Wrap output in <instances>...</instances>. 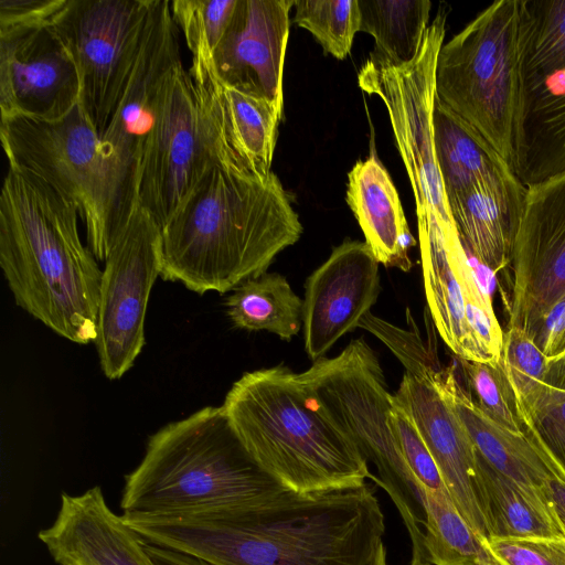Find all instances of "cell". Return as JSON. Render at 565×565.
I'll return each instance as SVG.
<instances>
[{
    "instance_id": "b9f144b4",
    "label": "cell",
    "mask_w": 565,
    "mask_h": 565,
    "mask_svg": "<svg viewBox=\"0 0 565 565\" xmlns=\"http://www.w3.org/2000/svg\"><path fill=\"white\" fill-rule=\"evenodd\" d=\"M545 383L565 390V351L547 358Z\"/></svg>"
},
{
    "instance_id": "ac0fdd59",
    "label": "cell",
    "mask_w": 565,
    "mask_h": 565,
    "mask_svg": "<svg viewBox=\"0 0 565 565\" xmlns=\"http://www.w3.org/2000/svg\"><path fill=\"white\" fill-rule=\"evenodd\" d=\"M441 369L428 377L405 372L395 396L412 415L455 507L479 535L488 537L478 487L477 449L443 390Z\"/></svg>"
},
{
    "instance_id": "8d00e7d4",
    "label": "cell",
    "mask_w": 565,
    "mask_h": 565,
    "mask_svg": "<svg viewBox=\"0 0 565 565\" xmlns=\"http://www.w3.org/2000/svg\"><path fill=\"white\" fill-rule=\"evenodd\" d=\"M483 540L501 565H565V536Z\"/></svg>"
},
{
    "instance_id": "60d3db41",
    "label": "cell",
    "mask_w": 565,
    "mask_h": 565,
    "mask_svg": "<svg viewBox=\"0 0 565 565\" xmlns=\"http://www.w3.org/2000/svg\"><path fill=\"white\" fill-rule=\"evenodd\" d=\"M543 493L550 509L565 531V481L556 477L550 479Z\"/></svg>"
},
{
    "instance_id": "2e32d148",
    "label": "cell",
    "mask_w": 565,
    "mask_h": 565,
    "mask_svg": "<svg viewBox=\"0 0 565 565\" xmlns=\"http://www.w3.org/2000/svg\"><path fill=\"white\" fill-rule=\"evenodd\" d=\"M202 124L217 166L250 178H267L282 108L223 83L214 66L191 63Z\"/></svg>"
},
{
    "instance_id": "3957f363",
    "label": "cell",
    "mask_w": 565,
    "mask_h": 565,
    "mask_svg": "<svg viewBox=\"0 0 565 565\" xmlns=\"http://www.w3.org/2000/svg\"><path fill=\"white\" fill-rule=\"evenodd\" d=\"M77 207L39 177L9 168L0 195V266L15 303L58 335L95 342L103 270Z\"/></svg>"
},
{
    "instance_id": "7a4b0ae2",
    "label": "cell",
    "mask_w": 565,
    "mask_h": 565,
    "mask_svg": "<svg viewBox=\"0 0 565 565\" xmlns=\"http://www.w3.org/2000/svg\"><path fill=\"white\" fill-rule=\"evenodd\" d=\"M302 225L279 178L212 166L162 226L161 278L196 294L233 291L266 273Z\"/></svg>"
},
{
    "instance_id": "d590c367",
    "label": "cell",
    "mask_w": 565,
    "mask_h": 565,
    "mask_svg": "<svg viewBox=\"0 0 565 565\" xmlns=\"http://www.w3.org/2000/svg\"><path fill=\"white\" fill-rule=\"evenodd\" d=\"M359 328L381 339L405 366V372L418 377H428L440 369L417 331L399 329L371 312L362 317Z\"/></svg>"
},
{
    "instance_id": "484cf974",
    "label": "cell",
    "mask_w": 565,
    "mask_h": 565,
    "mask_svg": "<svg viewBox=\"0 0 565 565\" xmlns=\"http://www.w3.org/2000/svg\"><path fill=\"white\" fill-rule=\"evenodd\" d=\"M478 487L488 537L565 536L543 495L499 473L479 454Z\"/></svg>"
},
{
    "instance_id": "836d02e7",
    "label": "cell",
    "mask_w": 565,
    "mask_h": 565,
    "mask_svg": "<svg viewBox=\"0 0 565 565\" xmlns=\"http://www.w3.org/2000/svg\"><path fill=\"white\" fill-rule=\"evenodd\" d=\"M501 362L519 413L545 383L547 356L526 332L509 327L504 332Z\"/></svg>"
},
{
    "instance_id": "f546056e",
    "label": "cell",
    "mask_w": 565,
    "mask_h": 565,
    "mask_svg": "<svg viewBox=\"0 0 565 565\" xmlns=\"http://www.w3.org/2000/svg\"><path fill=\"white\" fill-rule=\"evenodd\" d=\"M519 416L525 436L553 473L565 481V390L543 383Z\"/></svg>"
},
{
    "instance_id": "cb8c5ba5",
    "label": "cell",
    "mask_w": 565,
    "mask_h": 565,
    "mask_svg": "<svg viewBox=\"0 0 565 565\" xmlns=\"http://www.w3.org/2000/svg\"><path fill=\"white\" fill-rule=\"evenodd\" d=\"M440 383L480 457L499 473L544 497L547 482L556 476L525 434L492 422L461 385L454 365L441 369Z\"/></svg>"
},
{
    "instance_id": "5b68a950",
    "label": "cell",
    "mask_w": 565,
    "mask_h": 565,
    "mask_svg": "<svg viewBox=\"0 0 565 565\" xmlns=\"http://www.w3.org/2000/svg\"><path fill=\"white\" fill-rule=\"evenodd\" d=\"M222 408L257 465L294 492L360 487L374 478L353 440L286 365L244 373Z\"/></svg>"
},
{
    "instance_id": "d6a6232c",
    "label": "cell",
    "mask_w": 565,
    "mask_h": 565,
    "mask_svg": "<svg viewBox=\"0 0 565 565\" xmlns=\"http://www.w3.org/2000/svg\"><path fill=\"white\" fill-rule=\"evenodd\" d=\"M459 363L478 407L499 426L515 434H524L501 359L497 363L459 359Z\"/></svg>"
},
{
    "instance_id": "8fae6325",
    "label": "cell",
    "mask_w": 565,
    "mask_h": 565,
    "mask_svg": "<svg viewBox=\"0 0 565 565\" xmlns=\"http://www.w3.org/2000/svg\"><path fill=\"white\" fill-rule=\"evenodd\" d=\"M161 271V227L138 206L107 256L100 281L94 343L109 380L120 379L145 345L148 300Z\"/></svg>"
},
{
    "instance_id": "d6986e66",
    "label": "cell",
    "mask_w": 565,
    "mask_h": 565,
    "mask_svg": "<svg viewBox=\"0 0 565 565\" xmlns=\"http://www.w3.org/2000/svg\"><path fill=\"white\" fill-rule=\"evenodd\" d=\"M292 0H237L214 53L225 84L284 107L282 74Z\"/></svg>"
},
{
    "instance_id": "30bf717a",
    "label": "cell",
    "mask_w": 565,
    "mask_h": 565,
    "mask_svg": "<svg viewBox=\"0 0 565 565\" xmlns=\"http://www.w3.org/2000/svg\"><path fill=\"white\" fill-rule=\"evenodd\" d=\"M151 0H66L50 26L71 54L81 106L100 138L139 55Z\"/></svg>"
},
{
    "instance_id": "1f68e13d",
    "label": "cell",
    "mask_w": 565,
    "mask_h": 565,
    "mask_svg": "<svg viewBox=\"0 0 565 565\" xmlns=\"http://www.w3.org/2000/svg\"><path fill=\"white\" fill-rule=\"evenodd\" d=\"M294 23L309 31L323 51L338 60L351 52L360 31L358 0H297Z\"/></svg>"
},
{
    "instance_id": "ee69618b",
    "label": "cell",
    "mask_w": 565,
    "mask_h": 565,
    "mask_svg": "<svg viewBox=\"0 0 565 565\" xmlns=\"http://www.w3.org/2000/svg\"><path fill=\"white\" fill-rule=\"evenodd\" d=\"M424 565H431V564H430V563H428V564H424Z\"/></svg>"
},
{
    "instance_id": "7bdbcfd3",
    "label": "cell",
    "mask_w": 565,
    "mask_h": 565,
    "mask_svg": "<svg viewBox=\"0 0 565 565\" xmlns=\"http://www.w3.org/2000/svg\"><path fill=\"white\" fill-rule=\"evenodd\" d=\"M564 351H565V331H564V333L562 334V337H561V339H559V341H558V343H557V347H556V350H555V354H554V355L559 354V353H562V352H564ZM554 355H553V356H554Z\"/></svg>"
},
{
    "instance_id": "ba28073f",
    "label": "cell",
    "mask_w": 565,
    "mask_h": 565,
    "mask_svg": "<svg viewBox=\"0 0 565 565\" xmlns=\"http://www.w3.org/2000/svg\"><path fill=\"white\" fill-rule=\"evenodd\" d=\"M512 170L526 188L565 173V0H520Z\"/></svg>"
},
{
    "instance_id": "4316f807",
    "label": "cell",
    "mask_w": 565,
    "mask_h": 565,
    "mask_svg": "<svg viewBox=\"0 0 565 565\" xmlns=\"http://www.w3.org/2000/svg\"><path fill=\"white\" fill-rule=\"evenodd\" d=\"M225 306L239 329L264 330L290 341L302 328L303 301L278 273L245 280L226 298Z\"/></svg>"
},
{
    "instance_id": "7402d4cb",
    "label": "cell",
    "mask_w": 565,
    "mask_h": 565,
    "mask_svg": "<svg viewBox=\"0 0 565 565\" xmlns=\"http://www.w3.org/2000/svg\"><path fill=\"white\" fill-rule=\"evenodd\" d=\"M527 188L514 172L476 184L448 200L460 239L481 265L498 273L509 265Z\"/></svg>"
},
{
    "instance_id": "5bb4252c",
    "label": "cell",
    "mask_w": 565,
    "mask_h": 565,
    "mask_svg": "<svg viewBox=\"0 0 565 565\" xmlns=\"http://www.w3.org/2000/svg\"><path fill=\"white\" fill-rule=\"evenodd\" d=\"M508 266V328L535 341L545 317L565 296V173L527 188Z\"/></svg>"
},
{
    "instance_id": "44dd1931",
    "label": "cell",
    "mask_w": 565,
    "mask_h": 565,
    "mask_svg": "<svg viewBox=\"0 0 565 565\" xmlns=\"http://www.w3.org/2000/svg\"><path fill=\"white\" fill-rule=\"evenodd\" d=\"M39 540L58 565H154L143 540L111 511L98 486L62 493L57 515Z\"/></svg>"
},
{
    "instance_id": "83f0119b",
    "label": "cell",
    "mask_w": 565,
    "mask_h": 565,
    "mask_svg": "<svg viewBox=\"0 0 565 565\" xmlns=\"http://www.w3.org/2000/svg\"><path fill=\"white\" fill-rule=\"evenodd\" d=\"M360 31L375 41L371 58L404 65L418 54L428 28L429 0H358Z\"/></svg>"
},
{
    "instance_id": "7c38bea8",
    "label": "cell",
    "mask_w": 565,
    "mask_h": 565,
    "mask_svg": "<svg viewBox=\"0 0 565 565\" xmlns=\"http://www.w3.org/2000/svg\"><path fill=\"white\" fill-rule=\"evenodd\" d=\"M418 239L426 300L440 338L458 359L499 362L504 332L458 231Z\"/></svg>"
},
{
    "instance_id": "603a6c76",
    "label": "cell",
    "mask_w": 565,
    "mask_h": 565,
    "mask_svg": "<svg viewBox=\"0 0 565 565\" xmlns=\"http://www.w3.org/2000/svg\"><path fill=\"white\" fill-rule=\"evenodd\" d=\"M347 203L380 264L412 269L409 232L398 192L384 166L370 156L348 173Z\"/></svg>"
},
{
    "instance_id": "4fadbf2b",
    "label": "cell",
    "mask_w": 565,
    "mask_h": 565,
    "mask_svg": "<svg viewBox=\"0 0 565 565\" xmlns=\"http://www.w3.org/2000/svg\"><path fill=\"white\" fill-rule=\"evenodd\" d=\"M216 164L194 83L180 62L172 71L138 172V206L162 226Z\"/></svg>"
},
{
    "instance_id": "d4e9b609",
    "label": "cell",
    "mask_w": 565,
    "mask_h": 565,
    "mask_svg": "<svg viewBox=\"0 0 565 565\" xmlns=\"http://www.w3.org/2000/svg\"><path fill=\"white\" fill-rule=\"evenodd\" d=\"M434 139L447 200L467 192L482 181L513 172L494 147L439 100L437 95Z\"/></svg>"
},
{
    "instance_id": "9c48e42d",
    "label": "cell",
    "mask_w": 565,
    "mask_h": 565,
    "mask_svg": "<svg viewBox=\"0 0 565 565\" xmlns=\"http://www.w3.org/2000/svg\"><path fill=\"white\" fill-rule=\"evenodd\" d=\"M520 0H499L444 42L436 95L511 166ZM512 168V166H511Z\"/></svg>"
},
{
    "instance_id": "e575fe53",
    "label": "cell",
    "mask_w": 565,
    "mask_h": 565,
    "mask_svg": "<svg viewBox=\"0 0 565 565\" xmlns=\"http://www.w3.org/2000/svg\"><path fill=\"white\" fill-rule=\"evenodd\" d=\"M391 424L402 455L419 484L433 490H447L437 463L412 415L396 396L391 411Z\"/></svg>"
},
{
    "instance_id": "e0dca14e",
    "label": "cell",
    "mask_w": 565,
    "mask_h": 565,
    "mask_svg": "<svg viewBox=\"0 0 565 565\" xmlns=\"http://www.w3.org/2000/svg\"><path fill=\"white\" fill-rule=\"evenodd\" d=\"M379 265L365 242L345 239L307 278L302 332L313 362L370 312L381 289Z\"/></svg>"
},
{
    "instance_id": "6da1fadb",
    "label": "cell",
    "mask_w": 565,
    "mask_h": 565,
    "mask_svg": "<svg viewBox=\"0 0 565 565\" xmlns=\"http://www.w3.org/2000/svg\"><path fill=\"white\" fill-rule=\"evenodd\" d=\"M122 518L143 541L210 565H372L385 534L379 499L366 483L290 491L209 514Z\"/></svg>"
},
{
    "instance_id": "ab89813d",
    "label": "cell",
    "mask_w": 565,
    "mask_h": 565,
    "mask_svg": "<svg viewBox=\"0 0 565 565\" xmlns=\"http://www.w3.org/2000/svg\"><path fill=\"white\" fill-rule=\"evenodd\" d=\"M143 547L154 565H210L196 557L157 546L143 541Z\"/></svg>"
},
{
    "instance_id": "74e56055",
    "label": "cell",
    "mask_w": 565,
    "mask_h": 565,
    "mask_svg": "<svg viewBox=\"0 0 565 565\" xmlns=\"http://www.w3.org/2000/svg\"><path fill=\"white\" fill-rule=\"evenodd\" d=\"M66 0H0V30L49 25Z\"/></svg>"
},
{
    "instance_id": "277c9868",
    "label": "cell",
    "mask_w": 565,
    "mask_h": 565,
    "mask_svg": "<svg viewBox=\"0 0 565 565\" xmlns=\"http://www.w3.org/2000/svg\"><path fill=\"white\" fill-rule=\"evenodd\" d=\"M291 490L252 458L222 406L201 408L150 436L126 476L124 516L200 515L249 508Z\"/></svg>"
},
{
    "instance_id": "f35d334b",
    "label": "cell",
    "mask_w": 565,
    "mask_h": 565,
    "mask_svg": "<svg viewBox=\"0 0 565 565\" xmlns=\"http://www.w3.org/2000/svg\"><path fill=\"white\" fill-rule=\"evenodd\" d=\"M565 331V296L559 299L545 317L535 343L550 358L555 354L557 343Z\"/></svg>"
},
{
    "instance_id": "ffe728a7",
    "label": "cell",
    "mask_w": 565,
    "mask_h": 565,
    "mask_svg": "<svg viewBox=\"0 0 565 565\" xmlns=\"http://www.w3.org/2000/svg\"><path fill=\"white\" fill-rule=\"evenodd\" d=\"M182 62L170 1L151 0L138 58L102 140L139 172L173 68Z\"/></svg>"
},
{
    "instance_id": "f1b7e54d",
    "label": "cell",
    "mask_w": 565,
    "mask_h": 565,
    "mask_svg": "<svg viewBox=\"0 0 565 565\" xmlns=\"http://www.w3.org/2000/svg\"><path fill=\"white\" fill-rule=\"evenodd\" d=\"M424 547L431 565H501L447 490L424 488Z\"/></svg>"
},
{
    "instance_id": "9a60e30c",
    "label": "cell",
    "mask_w": 565,
    "mask_h": 565,
    "mask_svg": "<svg viewBox=\"0 0 565 565\" xmlns=\"http://www.w3.org/2000/svg\"><path fill=\"white\" fill-rule=\"evenodd\" d=\"M79 98L76 65L50 24L0 30L1 118L56 120Z\"/></svg>"
},
{
    "instance_id": "4dcf8cb0",
    "label": "cell",
    "mask_w": 565,
    "mask_h": 565,
    "mask_svg": "<svg viewBox=\"0 0 565 565\" xmlns=\"http://www.w3.org/2000/svg\"><path fill=\"white\" fill-rule=\"evenodd\" d=\"M237 0H173L171 13L192 62L214 66V53L232 21Z\"/></svg>"
},
{
    "instance_id": "52a82bcc",
    "label": "cell",
    "mask_w": 565,
    "mask_h": 565,
    "mask_svg": "<svg viewBox=\"0 0 565 565\" xmlns=\"http://www.w3.org/2000/svg\"><path fill=\"white\" fill-rule=\"evenodd\" d=\"M297 376L315 404L375 466L373 480L387 492L408 532L411 563H428L423 542V489L394 435L391 411L395 396L372 348L363 338L353 339L338 355L315 361Z\"/></svg>"
},
{
    "instance_id": "8992f818",
    "label": "cell",
    "mask_w": 565,
    "mask_h": 565,
    "mask_svg": "<svg viewBox=\"0 0 565 565\" xmlns=\"http://www.w3.org/2000/svg\"><path fill=\"white\" fill-rule=\"evenodd\" d=\"M9 168L45 181L77 207L87 246L106 260L138 207V170L105 143L78 103L64 117L1 118Z\"/></svg>"
}]
</instances>
